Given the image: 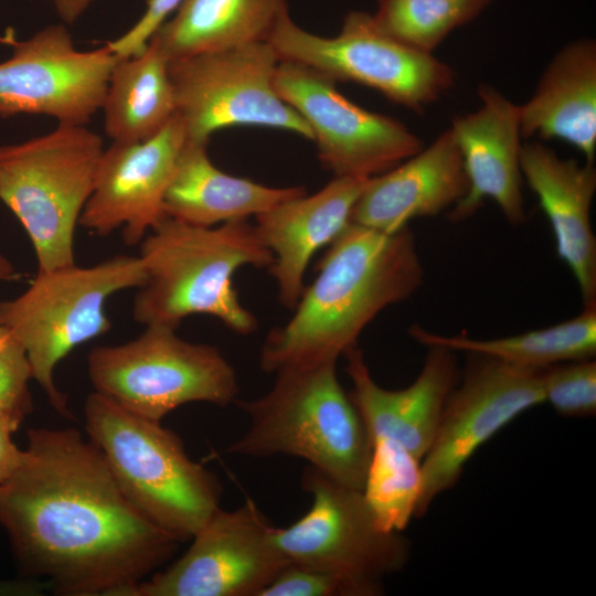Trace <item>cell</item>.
<instances>
[{"mask_svg": "<svg viewBox=\"0 0 596 596\" xmlns=\"http://www.w3.org/2000/svg\"><path fill=\"white\" fill-rule=\"evenodd\" d=\"M286 0H183L153 33L168 58L268 40Z\"/></svg>", "mask_w": 596, "mask_h": 596, "instance_id": "24", "label": "cell"}, {"mask_svg": "<svg viewBox=\"0 0 596 596\" xmlns=\"http://www.w3.org/2000/svg\"><path fill=\"white\" fill-rule=\"evenodd\" d=\"M95 392L123 408L152 421L191 402L217 406L235 403L238 380L220 350L151 324L134 340L96 347L87 358Z\"/></svg>", "mask_w": 596, "mask_h": 596, "instance_id": "8", "label": "cell"}, {"mask_svg": "<svg viewBox=\"0 0 596 596\" xmlns=\"http://www.w3.org/2000/svg\"><path fill=\"white\" fill-rule=\"evenodd\" d=\"M30 379L33 376L25 350L4 331L0 343V417L22 422L31 412Z\"/></svg>", "mask_w": 596, "mask_h": 596, "instance_id": "30", "label": "cell"}, {"mask_svg": "<svg viewBox=\"0 0 596 596\" xmlns=\"http://www.w3.org/2000/svg\"><path fill=\"white\" fill-rule=\"evenodd\" d=\"M301 488L312 503L291 525L275 528L283 554L290 563L337 577L347 596L382 594L383 579L407 562L405 538L377 526L361 490L343 486L310 465L302 472Z\"/></svg>", "mask_w": 596, "mask_h": 596, "instance_id": "9", "label": "cell"}, {"mask_svg": "<svg viewBox=\"0 0 596 596\" xmlns=\"http://www.w3.org/2000/svg\"><path fill=\"white\" fill-rule=\"evenodd\" d=\"M103 152V139L85 125L58 124L45 135L0 146V200L25 228L39 270L75 264V228Z\"/></svg>", "mask_w": 596, "mask_h": 596, "instance_id": "6", "label": "cell"}, {"mask_svg": "<svg viewBox=\"0 0 596 596\" xmlns=\"http://www.w3.org/2000/svg\"><path fill=\"white\" fill-rule=\"evenodd\" d=\"M117 61L108 44L79 51L64 24L46 26L0 62V118L35 114L86 125L102 109Z\"/></svg>", "mask_w": 596, "mask_h": 596, "instance_id": "15", "label": "cell"}, {"mask_svg": "<svg viewBox=\"0 0 596 596\" xmlns=\"http://www.w3.org/2000/svg\"><path fill=\"white\" fill-rule=\"evenodd\" d=\"M259 596H347V592L337 577L289 563Z\"/></svg>", "mask_w": 596, "mask_h": 596, "instance_id": "31", "label": "cell"}, {"mask_svg": "<svg viewBox=\"0 0 596 596\" xmlns=\"http://www.w3.org/2000/svg\"><path fill=\"white\" fill-rule=\"evenodd\" d=\"M67 24L74 23L94 0H47Z\"/></svg>", "mask_w": 596, "mask_h": 596, "instance_id": "35", "label": "cell"}, {"mask_svg": "<svg viewBox=\"0 0 596 596\" xmlns=\"http://www.w3.org/2000/svg\"><path fill=\"white\" fill-rule=\"evenodd\" d=\"M267 42L279 61L374 88L415 113H423L455 84L448 64L385 34L363 11L349 12L339 34L326 38L297 25L287 10Z\"/></svg>", "mask_w": 596, "mask_h": 596, "instance_id": "10", "label": "cell"}, {"mask_svg": "<svg viewBox=\"0 0 596 596\" xmlns=\"http://www.w3.org/2000/svg\"><path fill=\"white\" fill-rule=\"evenodd\" d=\"M545 402L562 416L585 417L596 412V362L592 359L543 369Z\"/></svg>", "mask_w": 596, "mask_h": 596, "instance_id": "29", "label": "cell"}, {"mask_svg": "<svg viewBox=\"0 0 596 596\" xmlns=\"http://www.w3.org/2000/svg\"><path fill=\"white\" fill-rule=\"evenodd\" d=\"M85 429L119 488L152 523L178 541L190 540L220 508L216 475L193 461L180 437L93 392L84 405Z\"/></svg>", "mask_w": 596, "mask_h": 596, "instance_id": "5", "label": "cell"}, {"mask_svg": "<svg viewBox=\"0 0 596 596\" xmlns=\"http://www.w3.org/2000/svg\"><path fill=\"white\" fill-rule=\"evenodd\" d=\"M416 380L405 389L386 390L371 375L358 345L344 353L352 383L350 397L371 441L392 439L422 461L436 435L449 394L456 386V352L429 345Z\"/></svg>", "mask_w": 596, "mask_h": 596, "instance_id": "18", "label": "cell"}, {"mask_svg": "<svg viewBox=\"0 0 596 596\" xmlns=\"http://www.w3.org/2000/svg\"><path fill=\"white\" fill-rule=\"evenodd\" d=\"M19 277L20 275L15 272L13 265L0 256V280H14Z\"/></svg>", "mask_w": 596, "mask_h": 596, "instance_id": "36", "label": "cell"}, {"mask_svg": "<svg viewBox=\"0 0 596 596\" xmlns=\"http://www.w3.org/2000/svg\"><path fill=\"white\" fill-rule=\"evenodd\" d=\"M0 524L28 575L65 596H135L180 541L124 494L100 449L73 428H32L0 483Z\"/></svg>", "mask_w": 596, "mask_h": 596, "instance_id": "1", "label": "cell"}, {"mask_svg": "<svg viewBox=\"0 0 596 596\" xmlns=\"http://www.w3.org/2000/svg\"><path fill=\"white\" fill-rule=\"evenodd\" d=\"M477 93L478 109L456 117L449 127L462 157L468 191L448 216L454 222L466 220L490 199L510 224L519 225L526 217L519 105L489 84H480Z\"/></svg>", "mask_w": 596, "mask_h": 596, "instance_id": "17", "label": "cell"}, {"mask_svg": "<svg viewBox=\"0 0 596 596\" xmlns=\"http://www.w3.org/2000/svg\"><path fill=\"white\" fill-rule=\"evenodd\" d=\"M520 167L550 221L557 255L575 277L584 307L596 305V238L590 222L594 163L565 160L543 143L526 142Z\"/></svg>", "mask_w": 596, "mask_h": 596, "instance_id": "21", "label": "cell"}, {"mask_svg": "<svg viewBox=\"0 0 596 596\" xmlns=\"http://www.w3.org/2000/svg\"><path fill=\"white\" fill-rule=\"evenodd\" d=\"M328 246L292 317L265 339L264 372L337 363L381 311L409 298L424 281L408 227L387 234L350 222Z\"/></svg>", "mask_w": 596, "mask_h": 596, "instance_id": "2", "label": "cell"}, {"mask_svg": "<svg viewBox=\"0 0 596 596\" xmlns=\"http://www.w3.org/2000/svg\"><path fill=\"white\" fill-rule=\"evenodd\" d=\"M522 139H560L585 161L596 155V42L578 39L560 49L531 97L519 105Z\"/></svg>", "mask_w": 596, "mask_h": 596, "instance_id": "22", "label": "cell"}, {"mask_svg": "<svg viewBox=\"0 0 596 596\" xmlns=\"http://www.w3.org/2000/svg\"><path fill=\"white\" fill-rule=\"evenodd\" d=\"M336 365L281 370L264 395L236 400L249 425L224 451L256 458L298 457L339 483L362 491L372 441L339 382Z\"/></svg>", "mask_w": 596, "mask_h": 596, "instance_id": "4", "label": "cell"}, {"mask_svg": "<svg viewBox=\"0 0 596 596\" xmlns=\"http://www.w3.org/2000/svg\"><path fill=\"white\" fill-rule=\"evenodd\" d=\"M185 140L184 124L174 114L149 139L113 141L100 157L78 224L99 236L123 227L126 245L141 242L166 216L164 195Z\"/></svg>", "mask_w": 596, "mask_h": 596, "instance_id": "16", "label": "cell"}, {"mask_svg": "<svg viewBox=\"0 0 596 596\" xmlns=\"http://www.w3.org/2000/svg\"><path fill=\"white\" fill-rule=\"evenodd\" d=\"M408 333L426 347L440 345L455 352L477 353L520 366L544 369L595 355L596 305L584 307L579 315L561 323L503 338L444 336L418 324H413Z\"/></svg>", "mask_w": 596, "mask_h": 596, "instance_id": "26", "label": "cell"}, {"mask_svg": "<svg viewBox=\"0 0 596 596\" xmlns=\"http://www.w3.org/2000/svg\"><path fill=\"white\" fill-rule=\"evenodd\" d=\"M302 187L274 188L217 169L207 142L187 139L164 195L166 215L199 226H214L258 215L306 194Z\"/></svg>", "mask_w": 596, "mask_h": 596, "instance_id": "23", "label": "cell"}, {"mask_svg": "<svg viewBox=\"0 0 596 596\" xmlns=\"http://www.w3.org/2000/svg\"><path fill=\"white\" fill-rule=\"evenodd\" d=\"M47 584L35 581H0V596H34L41 595Z\"/></svg>", "mask_w": 596, "mask_h": 596, "instance_id": "34", "label": "cell"}, {"mask_svg": "<svg viewBox=\"0 0 596 596\" xmlns=\"http://www.w3.org/2000/svg\"><path fill=\"white\" fill-rule=\"evenodd\" d=\"M336 81L307 66L279 61L274 87L308 124L321 164L334 177L379 175L423 147L398 120L366 110L339 93Z\"/></svg>", "mask_w": 596, "mask_h": 596, "instance_id": "13", "label": "cell"}, {"mask_svg": "<svg viewBox=\"0 0 596 596\" xmlns=\"http://www.w3.org/2000/svg\"><path fill=\"white\" fill-rule=\"evenodd\" d=\"M421 492V460L392 439L373 440L362 494L377 526L403 531L415 517Z\"/></svg>", "mask_w": 596, "mask_h": 596, "instance_id": "27", "label": "cell"}, {"mask_svg": "<svg viewBox=\"0 0 596 596\" xmlns=\"http://www.w3.org/2000/svg\"><path fill=\"white\" fill-rule=\"evenodd\" d=\"M369 179L334 177L318 192L290 199L255 216V228L274 256L268 269L285 308L292 310L300 299L312 256L351 222Z\"/></svg>", "mask_w": 596, "mask_h": 596, "instance_id": "20", "label": "cell"}, {"mask_svg": "<svg viewBox=\"0 0 596 596\" xmlns=\"http://www.w3.org/2000/svg\"><path fill=\"white\" fill-rule=\"evenodd\" d=\"M183 0H147V7L140 19L123 35L108 42V46L118 58L140 54L160 25L168 20Z\"/></svg>", "mask_w": 596, "mask_h": 596, "instance_id": "32", "label": "cell"}, {"mask_svg": "<svg viewBox=\"0 0 596 596\" xmlns=\"http://www.w3.org/2000/svg\"><path fill=\"white\" fill-rule=\"evenodd\" d=\"M20 424L18 419L0 417V483L9 479L23 460L24 450H20L11 439Z\"/></svg>", "mask_w": 596, "mask_h": 596, "instance_id": "33", "label": "cell"}, {"mask_svg": "<svg viewBox=\"0 0 596 596\" xmlns=\"http://www.w3.org/2000/svg\"><path fill=\"white\" fill-rule=\"evenodd\" d=\"M467 354L470 361L462 381L449 394L434 440L422 459L416 517L424 515L438 494L455 486L480 446L523 412L545 402L543 369Z\"/></svg>", "mask_w": 596, "mask_h": 596, "instance_id": "12", "label": "cell"}, {"mask_svg": "<svg viewBox=\"0 0 596 596\" xmlns=\"http://www.w3.org/2000/svg\"><path fill=\"white\" fill-rule=\"evenodd\" d=\"M141 241L147 276L132 306L136 321L177 329L188 316L210 315L238 334L257 328L232 279L243 266L268 268L274 256L248 219L199 226L163 216Z\"/></svg>", "mask_w": 596, "mask_h": 596, "instance_id": "3", "label": "cell"}, {"mask_svg": "<svg viewBox=\"0 0 596 596\" xmlns=\"http://www.w3.org/2000/svg\"><path fill=\"white\" fill-rule=\"evenodd\" d=\"M146 276L139 256L117 255L91 267L38 270L21 296L0 302V328L23 347L33 379L60 415L73 418L54 383L55 366L78 344L107 332L106 300L139 288Z\"/></svg>", "mask_w": 596, "mask_h": 596, "instance_id": "7", "label": "cell"}, {"mask_svg": "<svg viewBox=\"0 0 596 596\" xmlns=\"http://www.w3.org/2000/svg\"><path fill=\"white\" fill-rule=\"evenodd\" d=\"M274 533L249 499L231 511L217 508L189 549L142 581L135 596H259L290 563Z\"/></svg>", "mask_w": 596, "mask_h": 596, "instance_id": "14", "label": "cell"}, {"mask_svg": "<svg viewBox=\"0 0 596 596\" xmlns=\"http://www.w3.org/2000/svg\"><path fill=\"white\" fill-rule=\"evenodd\" d=\"M492 0H377L372 19L385 34L434 54L446 38L476 19Z\"/></svg>", "mask_w": 596, "mask_h": 596, "instance_id": "28", "label": "cell"}, {"mask_svg": "<svg viewBox=\"0 0 596 596\" xmlns=\"http://www.w3.org/2000/svg\"><path fill=\"white\" fill-rule=\"evenodd\" d=\"M467 191L462 157L447 128L429 146L370 178L352 210L351 222L395 233L414 219L450 210Z\"/></svg>", "mask_w": 596, "mask_h": 596, "instance_id": "19", "label": "cell"}, {"mask_svg": "<svg viewBox=\"0 0 596 596\" xmlns=\"http://www.w3.org/2000/svg\"><path fill=\"white\" fill-rule=\"evenodd\" d=\"M170 60L150 38L138 55L118 58L102 106L105 131L115 142H137L158 134L175 114Z\"/></svg>", "mask_w": 596, "mask_h": 596, "instance_id": "25", "label": "cell"}, {"mask_svg": "<svg viewBox=\"0 0 596 596\" xmlns=\"http://www.w3.org/2000/svg\"><path fill=\"white\" fill-rule=\"evenodd\" d=\"M4 337V331L0 328V343L2 342Z\"/></svg>", "mask_w": 596, "mask_h": 596, "instance_id": "37", "label": "cell"}, {"mask_svg": "<svg viewBox=\"0 0 596 596\" xmlns=\"http://www.w3.org/2000/svg\"><path fill=\"white\" fill-rule=\"evenodd\" d=\"M278 63L267 41L171 60L175 114L187 139L209 142L216 130L251 125L312 140L308 124L274 87Z\"/></svg>", "mask_w": 596, "mask_h": 596, "instance_id": "11", "label": "cell"}]
</instances>
